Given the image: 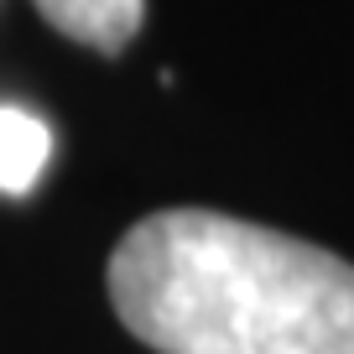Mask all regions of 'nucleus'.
I'll list each match as a JSON object with an SVG mask.
<instances>
[{
  "label": "nucleus",
  "instance_id": "f257e3e1",
  "mask_svg": "<svg viewBox=\"0 0 354 354\" xmlns=\"http://www.w3.org/2000/svg\"><path fill=\"white\" fill-rule=\"evenodd\" d=\"M110 302L162 354H354V266L209 209L125 230Z\"/></svg>",
  "mask_w": 354,
  "mask_h": 354
},
{
  "label": "nucleus",
  "instance_id": "f03ea898",
  "mask_svg": "<svg viewBox=\"0 0 354 354\" xmlns=\"http://www.w3.org/2000/svg\"><path fill=\"white\" fill-rule=\"evenodd\" d=\"M37 11L73 42L100 47V53H120L141 32L146 0H37Z\"/></svg>",
  "mask_w": 354,
  "mask_h": 354
},
{
  "label": "nucleus",
  "instance_id": "7ed1b4c3",
  "mask_svg": "<svg viewBox=\"0 0 354 354\" xmlns=\"http://www.w3.org/2000/svg\"><path fill=\"white\" fill-rule=\"evenodd\" d=\"M47 156H53V131L47 120H37L21 104H0V193H21L37 188V177L47 172Z\"/></svg>",
  "mask_w": 354,
  "mask_h": 354
}]
</instances>
